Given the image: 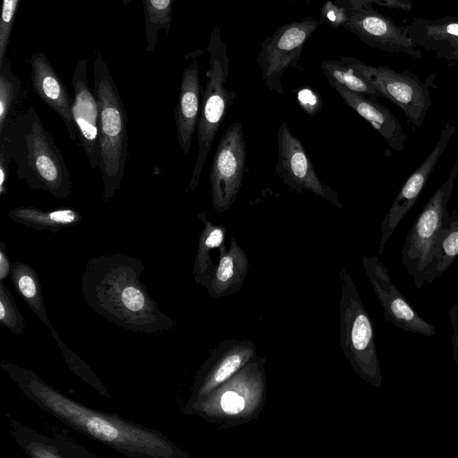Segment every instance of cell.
I'll use <instances>...</instances> for the list:
<instances>
[{
  "label": "cell",
  "mask_w": 458,
  "mask_h": 458,
  "mask_svg": "<svg viewBox=\"0 0 458 458\" xmlns=\"http://www.w3.org/2000/svg\"><path fill=\"white\" fill-rule=\"evenodd\" d=\"M1 369L41 410L75 431L132 458H191L157 429L103 412L68 397L30 369L8 361Z\"/></svg>",
  "instance_id": "6da1fadb"
},
{
  "label": "cell",
  "mask_w": 458,
  "mask_h": 458,
  "mask_svg": "<svg viewBox=\"0 0 458 458\" xmlns=\"http://www.w3.org/2000/svg\"><path fill=\"white\" fill-rule=\"evenodd\" d=\"M144 269L140 259L120 253L91 258L81 278L86 303L98 315L132 332L173 329L176 321L161 311L140 281Z\"/></svg>",
  "instance_id": "7a4b0ae2"
},
{
  "label": "cell",
  "mask_w": 458,
  "mask_h": 458,
  "mask_svg": "<svg viewBox=\"0 0 458 458\" xmlns=\"http://www.w3.org/2000/svg\"><path fill=\"white\" fill-rule=\"evenodd\" d=\"M0 148L16 166L19 180L57 199L72 195V181L54 138L33 106L20 111L0 133Z\"/></svg>",
  "instance_id": "3957f363"
},
{
  "label": "cell",
  "mask_w": 458,
  "mask_h": 458,
  "mask_svg": "<svg viewBox=\"0 0 458 458\" xmlns=\"http://www.w3.org/2000/svg\"><path fill=\"white\" fill-rule=\"evenodd\" d=\"M93 92L98 105V167L105 201L121 189L128 158L127 116L118 89L101 55L93 64Z\"/></svg>",
  "instance_id": "277c9868"
},
{
  "label": "cell",
  "mask_w": 458,
  "mask_h": 458,
  "mask_svg": "<svg viewBox=\"0 0 458 458\" xmlns=\"http://www.w3.org/2000/svg\"><path fill=\"white\" fill-rule=\"evenodd\" d=\"M266 359L256 356L207 398L190 407L186 415H197L224 430L250 422L263 411L267 392Z\"/></svg>",
  "instance_id": "5b68a950"
},
{
  "label": "cell",
  "mask_w": 458,
  "mask_h": 458,
  "mask_svg": "<svg viewBox=\"0 0 458 458\" xmlns=\"http://www.w3.org/2000/svg\"><path fill=\"white\" fill-rule=\"evenodd\" d=\"M340 347L354 373L375 387L382 384V372L372 319L354 282L344 267L340 272Z\"/></svg>",
  "instance_id": "8992f818"
},
{
  "label": "cell",
  "mask_w": 458,
  "mask_h": 458,
  "mask_svg": "<svg viewBox=\"0 0 458 458\" xmlns=\"http://www.w3.org/2000/svg\"><path fill=\"white\" fill-rule=\"evenodd\" d=\"M209 54L207 84L202 92V107L197 127L198 154L190 182L185 190L191 194L196 191L206 158L235 92L225 88L229 74V57L226 43L223 40L219 26H215L207 48Z\"/></svg>",
  "instance_id": "52a82bcc"
},
{
  "label": "cell",
  "mask_w": 458,
  "mask_h": 458,
  "mask_svg": "<svg viewBox=\"0 0 458 458\" xmlns=\"http://www.w3.org/2000/svg\"><path fill=\"white\" fill-rule=\"evenodd\" d=\"M458 176V158L446 181L434 192L409 230L401 252L407 273L417 288L423 286L422 277L435 246L445 227L449 216L447 203Z\"/></svg>",
  "instance_id": "ba28073f"
},
{
  "label": "cell",
  "mask_w": 458,
  "mask_h": 458,
  "mask_svg": "<svg viewBox=\"0 0 458 458\" xmlns=\"http://www.w3.org/2000/svg\"><path fill=\"white\" fill-rule=\"evenodd\" d=\"M341 61L350 64L380 95L404 113L412 127H421L431 106L429 90L415 74L409 71L396 72L386 66L369 65L352 56H340Z\"/></svg>",
  "instance_id": "9c48e42d"
},
{
  "label": "cell",
  "mask_w": 458,
  "mask_h": 458,
  "mask_svg": "<svg viewBox=\"0 0 458 458\" xmlns=\"http://www.w3.org/2000/svg\"><path fill=\"white\" fill-rule=\"evenodd\" d=\"M320 25L318 20L307 16L279 27L264 39L257 64L269 89L283 94L282 76L297 65L307 39Z\"/></svg>",
  "instance_id": "30bf717a"
},
{
  "label": "cell",
  "mask_w": 458,
  "mask_h": 458,
  "mask_svg": "<svg viewBox=\"0 0 458 458\" xmlns=\"http://www.w3.org/2000/svg\"><path fill=\"white\" fill-rule=\"evenodd\" d=\"M247 160L241 123H233L223 133L210 167L211 202L216 213L230 209L241 189Z\"/></svg>",
  "instance_id": "8fae6325"
},
{
  "label": "cell",
  "mask_w": 458,
  "mask_h": 458,
  "mask_svg": "<svg viewBox=\"0 0 458 458\" xmlns=\"http://www.w3.org/2000/svg\"><path fill=\"white\" fill-rule=\"evenodd\" d=\"M277 144L276 174L284 184L298 193L309 191L342 208L336 191L318 179L301 141L292 133L284 122L278 128Z\"/></svg>",
  "instance_id": "7c38bea8"
},
{
  "label": "cell",
  "mask_w": 458,
  "mask_h": 458,
  "mask_svg": "<svg viewBox=\"0 0 458 458\" xmlns=\"http://www.w3.org/2000/svg\"><path fill=\"white\" fill-rule=\"evenodd\" d=\"M256 356V344L250 340L225 339L218 343L197 370L184 407L207 398Z\"/></svg>",
  "instance_id": "4fadbf2b"
},
{
  "label": "cell",
  "mask_w": 458,
  "mask_h": 458,
  "mask_svg": "<svg viewBox=\"0 0 458 458\" xmlns=\"http://www.w3.org/2000/svg\"><path fill=\"white\" fill-rule=\"evenodd\" d=\"M347 10L348 16L343 28L366 45L385 52L421 58L422 53L408 36L406 27L397 26L388 16L374 9L372 4Z\"/></svg>",
  "instance_id": "5bb4252c"
},
{
  "label": "cell",
  "mask_w": 458,
  "mask_h": 458,
  "mask_svg": "<svg viewBox=\"0 0 458 458\" xmlns=\"http://www.w3.org/2000/svg\"><path fill=\"white\" fill-rule=\"evenodd\" d=\"M362 265L379 301L385 320L414 334L433 336L436 327L424 320L393 284L388 270L378 257L362 258Z\"/></svg>",
  "instance_id": "9a60e30c"
},
{
  "label": "cell",
  "mask_w": 458,
  "mask_h": 458,
  "mask_svg": "<svg viewBox=\"0 0 458 458\" xmlns=\"http://www.w3.org/2000/svg\"><path fill=\"white\" fill-rule=\"evenodd\" d=\"M455 129L456 127L453 124H445L433 149L399 191L379 228L381 237L378 251L380 254L383 253L386 243L390 236L394 233L404 216L417 201L432 171L444 154Z\"/></svg>",
  "instance_id": "2e32d148"
},
{
  "label": "cell",
  "mask_w": 458,
  "mask_h": 458,
  "mask_svg": "<svg viewBox=\"0 0 458 458\" xmlns=\"http://www.w3.org/2000/svg\"><path fill=\"white\" fill-rule=\"evenodd\" d=\"M86 59L77 63L72 84L73 98L72 114L74 121L77 140L82 148L91 169L98 166V105L88 81Z\"/></svg>",
  "instance_id": "e0dca14e"
},
{
  "label": "cell",
  "mask_w": 458,
  "mask_h": 458,
  "mask_svg": "<svg viewBox=\"0 0 458 458\" xmlns=\"http://www.w3.org/2000/svg\"><path fill=\"white\" fill-rule=\"evenodd\" d=\"M30 64L35 93L59 116L71 140H77V131L72 114V99L65 84L42 52H34Z\"/></svg>",
  "instance_id": "ac0fdd59"
},
{
  "label": "cell",
  "mask_w": 458,
  "mask_h": 458,
  "mask_svg": "<svg viewBox=\"0 0 458 458\" xmlns=\"http://www.w3.org/2000/svg\"><path fill=\"white\" fill-rule=\"evenodd\" d=\"M9 432L31 458H95L97 454L66 437L65 432L47 437L9 418Z\"/></svg>",
  "instance_id": "d6986e66"
},
{
  "label": "cell",
  "mask_w": 458,
  "mask_h": 458,
  "mask_svg": "<svg viewBox=\"0 0 458 458\" xmlns=\"http://www.w3.org/2000/svg\"><path fill=\"white\" fill-rule=\"evenodd\" d=\"M329 84L340 94L344 103L367 120L396 152L404 149L406 135L397 118L387 107L364 95L352 91L335 81Z\"/></svg>",
  "instance_id": "ffe728a7"
},
{
  "label": "cell",
  "mask_w": 458,
  "mask_h": 458,
  "mask_svg": "<svg viewBox=\"0 0 458 458\" xmlns=\"http://www.w3.org/2000/svg\"><path fill=\"white\" fill-rule=\"evenodd\" d=\"M200 90L199 68L197 59L194 58L182 72L174 112L177 139L184 154L190 152L193 134L198 127Z\"/></svg>",
  "instance_id": "44dd1931"
},
{
  "label": "cell",
  "mask_w": 458,
  "mask_h": 458,
  "mask_svg": "<svg viewBox=\"0 0 458 458\" xmlns=\"http://www.w3.org/2000/svg\"><path fill=\"white\" fill-rule=\"evenodd\" d=\"M408 36L419 47L450 60L458 51V17L416 19L406 26Z\"/></svg>",
  "instance_id": "7402d4cb"
},
{
  "label": "cell",
  "mask_w": 458,
  "mask_h": 458,
  "mask_svg": "<svg viewBox=\"0 0 458 458\" xmlns=\"http://www.w3.org/2000/svg\"><path fill=\"white\" fill-rule=\"evenodd\" d=\"M219 259L206 288L211 298L237 293L243 286L249 270V259L235 237L230 238L229 248L222 245Z\"/></svg>",
  "instance_id": "603a6c76"
},
{
  "label": "cell",
  "mask_w": 458,
  "mask_h": 458,
  "mask_svg": "<svg viewBox=\"0 0 458 458\" xmlns=\"http://www.w3.org/2000/svg\"><path fill=\"white\" fill-rule=\"evenodd\" d=\"M10 220L36 231H58L81 222V215L73 208L41 210L32 206L14 208L7 213Z\"/></svg>",
  "instance_id": "cb8c5ba5"
},
{
  "label": "cell",
  "mask_w": 458,
  "mask_h": 458,
  "mask_svg": "<svg viewBox=\"0 0 458 458\" xmlns=\"http://www.w3.org/2000/svg\"><path fill=\"white\" fill-rule=\"evenodd\" d=\"M197 216L203 223V229L199 237L193 274L195 282L206 287L216 267L211 259V251L224 245L226 229L222 225H216L209 221L206 212L197 213Z\"/></svg>",
  "instance_id": "d4e9b609"
},
{
  "label": "cell",
  "mask_w": 458,
  "mask_h": 458,
  "mask_svg": "<svg viewBox=\"0 0 458 458\" xmlns=\"http://www.w3.org/2000/svg\"><path fill=\"white\" fill-rule=\"evenodd\" d=\"M10 279L15 291L34 314L48 328L52 327L45 305L41 284L36 270L27 263L14 261L12 263Z\"/></svg>",
  "instance_id": "484cf974"
},
{
  "label": "cell",
  "mask_w": 458,
  "mask_h": 458,
  "mask_svg": "<svg viewBox=\"0 0 458 458\" xmlns=\"http://www.w3.org/2000/svg\"><path fill=\"white\" fill-rule=\"evenodd\" d=\"M458 257V212L449 214L445 227L435 246L422 282L432 283L442 276Z\"/></svg>",
  "instance_id": "4316f807"
},
{
  "label": "cell",
  "mask_w": 458,
  "mask_h": 458,
  "mask_svg": "<svg viewBox=\"0 0 458 458\" xmlns=\"http://www.w3.org/2000/svg\"><path fill=\"white\" fill-rule=\"evenodd\" d=\"M321 69L328 81H335L373 100H377L380 97L379 93L353 67L340 59L323 61Z\"/></svg>",
  "instance_id": "83f0119b"
},
{
  "label": "cell",
  "mask_w": 458,
  "mask_h": 458,
  "mask_svg": "<svg viewBox=\"0 0 458 458\" xmlns=\"http://www.w3.org/2000/svg\"><path fill=\"white\" fill-rule=\"evenodd\" d=\"M21 81L13 73L9 60L0 62V133L14 118L21 97Z\"/></svg>",
  "instance_id": "f1b7e54d"
},
{
  "label": "cell",
  "mask_w": 458,
  "mask_h": 458,
  "mask_svg": "<svg viewBox=\"0 0 458 458\" xmlns=\"http://www.w3.org/2000/svg\"><path fill=\"white\" fill-rule=\"evenodd\" d=\"M174 0H143L147 51L153 53L158 32L166 30L168 35L172 21Z\"/></svg>",
  "instance_id": "f546056e"
},
{
  "label": "cell",
  "mask_w": 458,
  "mask_h": 458,
  "mask_svg": "<svg viewBox=\"0 0 458 458\" xmlns=\"http://www.w3.org/2000/svg\"><path fill=\"white\" fill-rule=\"evenodd\" d=\"M49 331L61 349L70 369L81 380L94 388L98 394L106 398H112L110 393L107 391L101 380L90 369V368L66 345L53 327L49 328Z\"/></svg>",
  "instance_id": "4dcf8cb0"
},
{
  "label": "cell",
  "mask_w": 458,
  "mask_h": 458,
  "mask_svg": "<svg viewBox=\"0 0 458 458\" xmlns=\"http://www.w3.org/2000/svg\"><path fill=\"white\" fill-rule=\"evenodd\" d=\"M0 325L17 335L22 334L25 329L23 316L4 282H0Z\"/></svg>",
  "instance_id": "1f68e13d"
},
{
  "label": "cell",
  "mask_w": 458,
  "mask_h": 458,
  "mask_svg": "<svg viewBox=\"0 0 458 458\" xmlns=\"http://www.w3.org/2000/svg\"><path fill=\"white\" fill-rule=\"evenodd\" d=\"M19 0H3L0 20V62L6 56L7 47L15 20Z\"/></svg>",
  "instance_id": "d6a6232c"
},
{
  "label": "cell",
  "mask_w": 458,
  "mask_h": 458,
  "mask_svg": "<svg viewBox=\"0 0 458 458\" xmlns=\"http://www.w3.org/2000/svg\"><path fill=\"white\" fill-rule=\"evenodd\" d=\"M348 16V10L345 7L336 4L334 1L327 0L319 13V22L327 23L333 29L343 27Z\"/></svg>",
  "instance_id": "836d02e7"
},
{
  "label": "cell",
  "mask_w": 458,
  "mask_h": 458,
  "mask_svg": "<svg viewBox=\"0 0 458 458\" xmlns=\"http://www.w3.org/2000/svg\"><path fill=\"white\" fill-rule=\"evenodd\" d=\"M334 2L347 9H359L373 4L402 11H410L412 7L411 0H334Z\"/></svg>",
  "instance_id": "e575fe53"
},
{
  "label": "cell",
  "mask_w": 458,
  "mask_h": 458,
  "mask_svg": "<svg viewBox=\"0 0 458 458\" xmlns=\"http://www.w3.org/2000/svg\"><path fill=\"white\" fill-rule=\"evenodd\" d=\"M296 98L301 108L310 116L317 115L322 108L319 93L310 87H303L297 91Z\"/></svg>",
  "instance_id": "d590c367"
},
{
  "label": "cell",
  "mask_w": 458,
  "mask_h": 458,
  "mask_svg": "<svg viewBox=\"0 0 458 458\" xmlns=\"http://www.w3.org/2000/svg\"><path fill=\"white\" fill-rule=\"evenodd\" d=\"M449 318L453 327L451 342L453 345L452 357L458 365V303H454L449 310Z\"/></svg>",
  "instance_id": "8d00e7d4"
},
{
  "label": "cell",
  "mask_w": 458,
  "mask_h": 458,
  "mask_svg": "<svg viewBox=\"0 0 458 458\" xmlns=\"http://www.w3.org/2000/svg\"><path fill=\"white\" fill-rule=\"evenodd\" d=\"M10 157L0 148V195L4 196L7 193V181L9 178Z\"/></svg>",
  "instance_id": "74e56055"
},
{
  "label": "cell",
  "mask_w": 458,
  "mask_h": 458,
  "mask_svg": "<svg viewBox=\"0 0 458 458\" xmlns=\"http://www.w3.org/2000/svg\"><path fill=\"white\" fill-rule=\"evenodd\" d=\"M12 263L5 251V244L0 243V282L10 276Z\"/></svg>",
  "instance_id": "f35d334b"
},
{
  "label": "cell",
  "mask_w": 458,
  "mask_h": 458,
  "mask_svg": "<svg viewBox=\"0 0 458 458\" xmlns=\"http://www.w3.org/2000/svg\"><path fill=\"white\" fill-rule=\"evenodd\" d=\"M450 62L458 64V51H456L449 60Z\"/></svg>",
  "instance_id": "ab89813d"
},
{
  "label": "cell",
  "mask_w": 458,
  "mask_h": 458,
  "mask_svg": "<svg viewBox=\"0 0 458 458\" xmlns=\"http://www.w3.org/2000/svg\"><path fill=\"white\" fill-rule=\"evenodd\" d=\"M124 4L126 5L131 0H123Z\"/></svg>",
  "instance_id": "60d3db41"
},
{
  "label": "cell",
  "mask_w": 458,
  "mask_h": 458,
  "mask_svg": "<svg viewBox=\"0 0 458 458\" xmlns=\"http://www.w3.org/2000/svg\"><path fill=\"white\" fill-rule=\"evenodd\" d=\"M291 1H300V0H291ZM304 1L310 2L311 0H304Z\"/></svg>",
  "instance_id": "b9f144b4"
}]
</instances>
